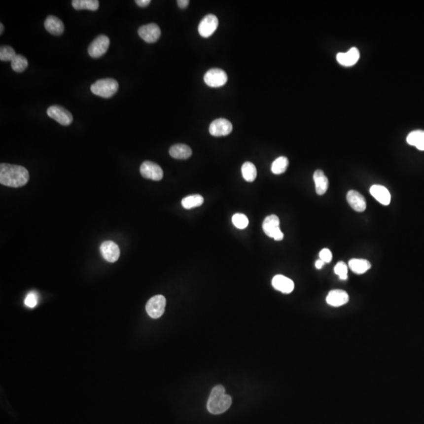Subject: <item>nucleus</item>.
Here are the masks:
<instances>
[{"label":"nucleus","instance_id":"10","mask_svg":"<svg viewBox=\"0 0 424 424\" xmlns=\"http://www.w3.org/2000/svg\"><path fill=\"white\" fill-rule=\"evenodd\" d=\"M140 173L147 179L160 181L164 177L162 168L152 161H145L141 165Z\"/></svg>","mask_w":424,"mask_h":424},{"label":"nucleus","instance_id":"12","mask_svg":"<svg viewBox=\"0 0 424 424\" xmlns=\"http://www.w3.org/2000/svg\"><path fill=\"white\" fill-rule=\"evenodd\" d=\"M232 131H233V125L231 123L224 118H219L214 120L209 127V132L214 137L226 136L230 135Z\"/></svg>","mask_w":424,"mask_h":424},{"label":"nucleus","instance_id":"13","mask_svg":"<svg viewBox=\"0 0 424 424\" xmlns=\"http://www.w3.org/2000/svg\"><path fill=\"white\" fill-rule=\"evenodd\" d=\"M101 253L107 262H115L120 258L119 246L112 241H105L100 247Z\"/></svg>","mask_w":424,"mask_h":424},{"label":"nucleus","instance_id":"15","mask_svg":"<svg viewBox=\"0 0 424 424\" xmlns=\"http://www.w3.org/2000/svg\"><path fill=\"white\" fill-rule=\"evenodd\" d=\"M349 301V295L343 290H332L328 293L326 298V302L330 306L334 307H339L347 304Z\"/></svg>","mask_w":424,"mask_h":424},{"label":"nucleus","instance_id":"20","mask_svg":"<svg viewBox=\"0 0 424 424\" xmlns=\"http://www.w3.org/2000/svg\"><path fill=\"white\" fill-rule=\"evenodd\" d=\"M314 180H315V188L316 193L318 195H324L328 189V177L324 175V172L321 170H317L314 174Z\"/></svg>","mask_w":424,"mask_h":424},{"label":"nucleus","instance_id":"35","mask_svg":"<svg viewBox=\"0 0 424 424\" xmlns=\"http://www.w3.org/2000/svg\"><path fill=\"white\" fill-rule=\"evenodd\" d=\"M177 6L181 9H185L189 6V0H177Z\"/></svg>","mask_w":424,"mask_h":424},{"label":"nucleus","instance_id":"4","mask_svg":"<svg viewBox=\"0 0 424 424\" xmlns=\"http://www.w3.org/2000/svg\"><path fill=\"white\" fill-rule=\"evenodd\" d=\"M262 229L266 235L274 238L275 241H282L283 239V233L280 229L279 218L275 214L267 216L265 218L262 224Z\"/></svg>","mask_w":424,"mask_h":424},{"label":"nucleus","instance_id":"11","mask_svg":"<svg viewBox=\"0 0 424 424\" xmlns=\"http://www.w3.org/2000/svg\"><path fill=\"white\" fill-rule=\"evenodd\" d=\"M138 33H139V36L141 37V39L145 42H148V43L156 42L160 39V35H161L160 27L154 23L143 25L141 27L139 28Z\"/></svg>","mask_w":424,"mask_h":424},{"label":"nucleus","instance_id":"14","mask_svg":"<svg viewBox=\"0 0 424 424\" xmlns=\"http://www.w3.org/2000/svg\"><path fill=\"white\" fill-rule=\"evenodd\" d=\"M347 202L350 206L357 212H363L366 209V201L359 192L350 190L347 195Z\"/></svg>","mask_w":424,"mask_h":424},{"label":"nucleus","instance_id":"19","mask_svg":"<svg viewBox=\"0 0 424 424\" xmlns=\"http://www.w3.org/2000/svg\"><path fill=\"white\" fill-rule=\"evenodd\" d=\"M370 193L372 197L376 199V201L380 202L381 205H389L391 200V196L389 190L383 185H373L370 188Z\"/></svg>","mask_w":424,"mask_h":424},{"label":"nucleus","instance_id":"28","mask_svg":"<svg viewBox=\"0 0 424 424\" xmlns=\"http://www.w3.org/2000/svg\"><path fill=\"white\" fill-rule=\"evenodd\" d=\"M29 66L27 58L21 54H17V56L11 62L12 70L16 72H22Z\"/></svg>","mask_w":424,"mask_h":424},{"label":"nucleus","instance_id":"23","mask_svg":"<svg viewBox=\"0 0 424 424\" xmlns=\"http://www.w3.org/2000/svg\"><path fill=\"white\" fill-rule=\"evenodd\" d=\"M406 140L409 145L417 147L419 150L424 151V131L417 130L411 132Z\"/></svg>","mask_w":424,"mask_h":424},{"label":"nucleus","instance_id":"30","mask_svg":"<svg viewBox=\"0 0 424 424\" xmlns=\"http://www.w3.org/2000/svg\"><path fill=\"white\" fill-rule=\"evenodd\" d=\"M232 222L233 225L240 230H244L248 226V219L247 216L241 213L234 214L232 218Z\"/></svg>","mask_w":424,"mask_h":424},{"label":"nucleus","instance_id":"17","mask_svg":"<svg viewBox=\"0 0 424 424\" xmlns=\"http://www.w3.org/2000/svg\"><path fill=\"white\" fill-rule=\"evenodd\" d=\"M273 287L282 293L289 294L293 291L295 284L288 278L283 275H276L272 281Z\"/></svg>","mask_w":424,"mask_h":424},{"label":"nucleus","instance_id":"33","mask_svg":"<svg viewBox=\"0 0 424 424\" xmlns=\"http://www.w3.org/2000/svg\"><path fill=\"white\" fill-rule=\"evenodd\" d=\"M319 257L320 260L323 261L324 263H329L332 259V254L329 249L324 248L319 253Z\"/></svg>","mask_w":424,"mask_h":424},{"label":"nucleus","instance_id":"21","mask_svg":"<svg viewBox=\"0 0 424 424\" xmlns=\"http://www.w3.org/2000/svg\"><path fill=\"white\" fill-rule=\"evenodd\" d=\"M169 154L177 160H186L192 156V149L185 144H176L170 148Z\"/></svg>","mask_w":424,"mask_h":424},{"label":"nucleus","instance_id":"16","mask_svg":"<svg viewBox=\"0 0 424 424\" xmlns=\"http://www.w3.org/2000/svg\"><path fill=\"white\" fill-rule=\"evenodd\" d=\"M360 52L358 49L352 47L347 52L339 53L336 55L337 62L343 66H352L358 62Z\"/></svg>","mask_w":424,"mask_h":424},{"label":"nucleus","instance_id":"37","mask_svg":"<svg viewBox=\"0 0 424 424\" xmlns=\"http://www.w3.org/2000/svg\"><path fill=\"white\" fill-rule=\"evenodd\" d=\"M4 30V26L2 23L0 24V34H2Z\"/></svg>","mask_w":424,"mask_h":424},{"label":"nucleus","instance_id":"27","mask_svg":"<svg viewBox=\"0 0 424 424\" xmlns=\"http://www.w3.org/2000/svg\"><path fill=\"white\" fill-rule=\"evenodd\" d=\"M289 161L285 156H280L273 162L271 171L275 175H281L286 172Z\"/></svg>","mask_w":424,"mask_h":424},{"label":"nucleus","instance_id":"36","mask_svg":"<svg viewBox=\"0 0 424 424\" xmlns=\"http://www.w3.org/2000/svg\"><path fill=\"white\" fill-rule=\"evenodd\" d=\"M325 264L323 261L320 260V259H318V260L316 261V263H315V266H316V268L318 270H320V269L324 266V265Z\"/></svg>","mask_w":424,"mask_h":424},{"label":"nucleus","instance_id":"3","mask_svg":"<svg viewBox=\"0 0 424 424\" xmlns=\"http://www.w3.org/2000/svg\"><path fill=\"white\" fill-rule=\"evenodd\" d=\"M119 83L112 78L99 79L91 85V91L94 95L104 99H109L117 92Z\"/></svg>","mask_w":424,"mask_h":424},{"label":"nucleus","instance_id":"22","mask_svg":"<svg viewBox=\"0 0 424 424\" xmlns=\"http://www.w3.org/2000/svg\"><path fill=\"white\" fill-rule=\"evenodd\" d=\"M349 267L354 274H363L372 267L370 262L361 258H353L349 262Z\"/></svg>","mask_w":424,"mask_h":424},{"label":"nucleus","instance_id":"31","mask_svg":"<svg viewBox=\"0 0 424 424\" xmlns=\"http://www.w3.org/2000/svg\"><path fill=\"white\" fill-rule=\"evenodd\" d=\"M334 271L336 275L339 276V279L345 281L347 279V273H348V269H347V264L345 262H339L334 268Z\"/></svg>","mask_w":424,"mask_h":424},{"label":"nucleus","instance_id":"7","mask_svg":"<svg viewBox=\"0 0 424 424\" xmlns=\"http://www.w3.org/2000/svg\"><path fill=\"white\" fill-rule=\"evenodd\" d=\"M46 113L50 118L63 126L70 125L73 121V117L71 112L60 106H50L46 111Z\"/></svg>","mask_w":424,"mask_h":424},{"label":"nucleus","instance_id":"8","mask_svg":"<svg viewBox=\"0 0 424 424\" xmlns=\"http://www.w3.org/2000/svg\"><path fill=\"white\" fill-rule=\"evenodd\" d=\"M204 79L209 87H220L227 83L228 76L226 71L222 70L212 69L205 73Z\"/></svg>","mask_w":424,"mask_h":424},{"label":"nucleus","instance_id":"18","mask_svg":"<svg viewBox=\"0 0 424 424\" xmlns=\"http://www.w3.org/2000/svg\"><path fill=\"white\" fill-rule=\"evenodd\" d=\"M44 26L46 31L54 35H61L65 30L63 22L56 16H48L45 20Z\"/></svg>","mask_w":424,"mask_h":424},{"label":"nucleus","instance_id":"25","mask_svg":"<svg viewBox=\"0 0 424 424\" xmlns=\"http://www.w3.org/2000/svg\"><path fill=\"white\" fill-rule=\"evenodd\" d=\"M242 176L245 181L252 182L257 177V170L254 164L251 162H245L241 168Z\"/></svg>","mask_w":424,"mask_h":424},{"label":"nucleus","instance_id":"34","mask_svg":"<svg viewBox=\"0 0 424 424\" xmlns=\"http://www.w3.org/2000/svg\"><path fill=\"white\" fill-rule=\"evenodd\" d=\"M150 0H136L135 3L137 4L138 6L140 7H146L150 3Z\"/></svg>","mask_w":424,"mask_h":424},{"label":"nucleus","instance_id":"29","mask_svg":"<svg viewBox=\"0 0 424 424\" xmlns=\"http://www.w3.org/2000/svg\"><path fill=\"white\" fill-rule=\"evenodd\" d=\"M17 56L15 50L10 46H2L0 47V60L2 62H12Z\"/></svg>","mask_w":424,"mask_h":424},{"label":"nucleus","instance_id":"32","mask_svg":"<svg viewBox=\"0 0 424 424\" xmlns=\"http://www.w3.org/2000/svg\"><path fill=\"white\" fill-rule=\"evenodd\" d=\"M38 303V295L35 291H32L28 294L25 299V304L29 308H34Z\"/></svg>","mask_w":424,"mask_h":424},{"label":"nucleus","instance_id":"26","mask_svg":"<svg viewBox=\"0 0 424 424\" xmlns=\"http://www.w3.org/2000/svg\"><path fill=\"white\" fill-rule=\"evenodd\" d=\"M204 203V198L201 195H192L185 197L181 201V205L185 209H194L201 206Z\"/></svg>","mask_w":424,"mask_h":424},{"label":"nucleus","instance_id":"5","mask_svg":"<svg viewBox=\"0 0 424 424\" xmlns=\"http://www.w3.org/2000/svg\"><path fill=\"white\" fill-rule=\"evenodd\" d=\"M109 45L110 40L108 36L105 35H99L89 46V55L93 58H101L107 52Z\"/></svg>","mask_w":424,"mask_h":424},{"label":"nucleus","instance_id":"24","mask_svg":"<svg viewBox=\"0 0 424 424\" xmlns=\"http://www.w3.org/2000/svg\"><path fill=\"white\" fill-rule=\"evenodd\" d=\"M71 5L76 10H88L95 11L99 7V2L98 0H73Z\"/></svg>","mask_w":424,"mask_h":424},{"label":"nucleus","instance_id":"6","mask_svg":"<svg viewBox=\"0 0 424 424\" xmlns=\"http://www.w3.org/2000/svg\"><path fill=\"white\" fill-rule=\"evenodd\" d=\"M165 307H166L165 297L158 295L152 297L148 301L145 309L148 316L156 319L164 315Z\"/></svg>","mask_w":424,"mask_h":424},{"label":"nucleus","instance_id":"9","mask_svg":"<svg viewBox=\"0 0 424 424\" xmlns=\"http://www.w3.org/2000/svg\"><path fill=\"white\" fill-rule=\"evenodd\" d=\"M218 26V18L214 14H208L199 24V34L204 38H209L214 34Z\"/></svg>","mask_w":424,"mask_h":424},{"label":"nucleus","instance_id":"2","mask_svg":"<svg viewBox=\"0 0 424 424\" xmlns=\"http://www.w3.org/2000/svg\"><path fill=\"white\" fill-rule=\"evenodd\" d=\"M232 405V398L226 393L223 386L214 387L211 392L207 408L212 414L218 415L223 413L230 409Z\"/></svg>","mask_w":424,"mask_h":424},{"label":"nucleus","instance_id":"1","mask_svg":"<svg viewBox=\"0 0 424 424\" xmlns=\"http://www.w3.org/2000/svg\"><path fill=\"white\" fill-rule=\"evenodd\" d=\"M29 180L28 170L19 165L0 164V183L9 187L24 186Z\"/></svg>","mask_w":424,"mask_h":424}]
</instances>
